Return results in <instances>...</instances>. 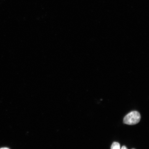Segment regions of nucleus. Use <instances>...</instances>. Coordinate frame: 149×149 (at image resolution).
Segmentation results:
<instances>
[{
    "mask_svg": "<svg viewBox=\"0 0 149 149\" xmlns=\"http://www.w3.org/2000/svg\"><path fill=\"white\" fill-rule=\"evenodd\" d=\"M141 115L139 112L132 111L124 117V123L129 125H133L139 123L141 120Z\"/></svg>",
    "mask_w": 149,
    "mask_h": 149,
    "instance_id": "nucleus-1",
    "label": "nucleus"
},
{
    "mask_svg": "<svg viewBox=\"0 0 149 149\" xmlns=\"http://www.w3.org/2000/svg\"><path fill=\"white\" fill-rule=\"evenodd\" d=\"M111 149H120V145L119 143L115 142L113 143L111 146Z\"/></svg>",
    "mask_w": 149,
    "mask_h": 149,
    "instance_id": "nucleus-2",
    "label": "nucleus"
},
{
    "mask_svg": "<svg viewBox=\"0 0 149 149\" xmlns=\"http://www.w3.org/2000/svg\"><path fill=\"white\" fill-rule=\"evenodd\" d=\"M0 149H9L7 148H0Z\"/></svg>",
    "mask_w": 149,
    "mask_h": 149,
    "instance_id": "nucleus-4",
    "label": "nucleus"
},
{
    "mask_svg": "<svg viewBox=\"0 0 149 149\" xmlns=\"http://www.w3.org/2000/svg\"><path fill=\"white\" fill-rule=\"evenodd\" d=\"M121 149H127L125 146H123Z\"/></svg>",
    "mask_w": 149,
    "mask_h": 149,
    "instance_id": "nucleus-3",
    "label": "nucleus"
}]
</instances>
